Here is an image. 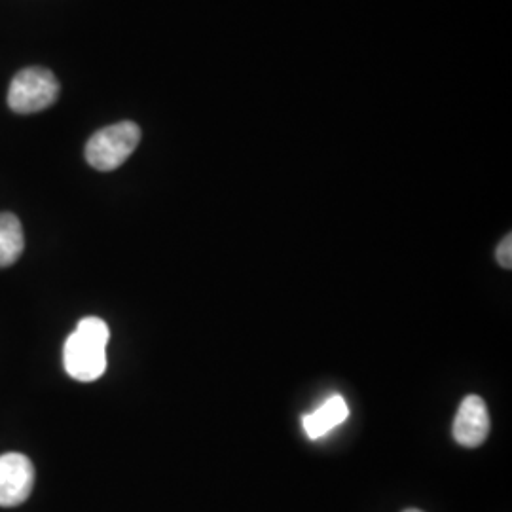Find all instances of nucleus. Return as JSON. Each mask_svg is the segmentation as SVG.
Listing matches in <instances>:
<instances>
[{
  "instance_id": "nucleus-1",
  "label": "nucleus",
  "mask_w": 512,
  "mask_h": 512,
  "mask_svg": "<svg viewBox=\"0 0 512 512\" xmlns=\"http://www.w3.org/2000/svg\"><path fill=\"white\" fill-rule=\"evenodd\" d=\"M109 325L99 317H84L63 349V365L76 382H95L107 370Z\"/></svg>"
},
{
  "instance_id": "nucleus-2",
  "label": "nucleus",
  "mask_w": 512,
  "mask_h": 512,
  "mask_svg": "<svg viewBox=\"0 0 512 512\" xmlns=\"http://www.w3.org/2000/svg\"><path fill=\"white\" fill-rule=\"evenodd\" d=\"M139 143V126L133 122H118L93 133L86 145V160L97 171H114L126 164Z\"/></svg>"
},
{
  "instance_id": "nucleus-3",
  "label": "nucleus",
  "mask_w": 512,
  "mask_h": 512,
  "mask_svg": "<svg viewBox=\"0 0 512 512\" xmlns=\"http://www.w3.org/2000/svg\"><path fill=\"white\" fill-rule=\"evenodd\" d=\"M61 86L54 73L44 67L19 71L8 88V107L18 114H35L50 109L57 101Z\"/></svg>"
},
{
  "instance_id": "nucleus-4",
  "label": "nucleus",
  "mask_w": 512,
  "mask_h": 512,
  "mask_svg": "<svg viewBox=\"0 0 512 512\" xmlns=\"http://www.w3.org/2000/svg\"><path fill=\"white\" fill-rule=\"evenodd\" d=\"M35 486V467L23 454L0 456V507L21 505Z\"/></svg>"
},
{
  "instance_id": "nucleus-5",
  "label": "nucleus",
  "mask_w": 512,
  "mask_h": 512,
  "mask_svg": "<svg viewBox=\"0 0 512 512\" xmlns=\"http://www.w3.org/2000/svg\"><path fill=\"white\" fill-rule=\"evenodd\" d=\"M492 429V420L488 406L482 397L469 395L459 404L458 414L454 420V439L465 448H478L482 446Z\"/></svg>"
},
{
  "instance_id": "nucleus-6",
  "label": "nucleus",
  "mask_w": 512,
  "mask_h": 512,
  "mask_svg": "<svg viewBox=\"0 0 512 512\" xmlns=\"http://www.w3.org/2000/svg\"><path fill=\"white\" fill-rule=\"evenodd\" d=\"M349 408L344 397L332 395L327 403L319 406L310 416H304V431L310 439H321L332 427L348 420Z\"/></svg>"
},
{
  "instance_id": "nucleus-7",
  "label": "nucleus",
  "mask_w": 512,
  "mask_h": 512,
  "mask_svg": "<svg viewBox=\"0 0 512 512\" xmlns=\"http://www.w3.org/2000/svg\"><path fill=\"white\" fill-rule=\"evenodd\" d=\"M25 238L16 215L0 213V268L16 264L23 253Z\"/></svg>"
},
{
  "instance_id": "nucleus-8",
  "label": "nucleus",
  "mask_w": 512,
  "mask_h": 512,
  "mask_svg": "<svg viewBox=\"0 0 512 512\" xmlns=\"http://www.w3.org/2000/svg\"><path fill=\"white\" fill-rule=\"evenodd\" d=\"M497 262L501 268L511 270L512 268V236L509 234L497 247Z\"/></svg>"
},
{
  "instance_id": "nucleus-9",
  "label": "nucleus",
  "mask_w": 512,
  "mask_h": 512,
  "mask_svg": "<svg viewBox=\"0 0 512 512\" xmlns=\"http://www.w3.org/2000/svg\"><path fill=\"white\" fill-rule=\"evenodd\" d=\"M404 512H423V511H418V509H408V511H404Z\"/></svg>"
}]
</instances>
